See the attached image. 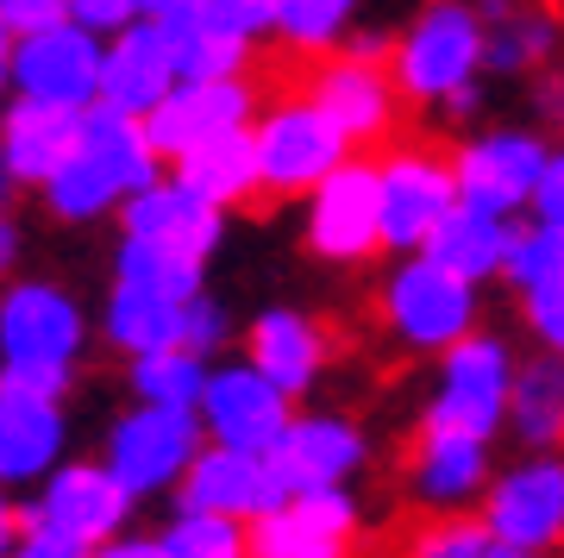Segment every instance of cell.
I'll list each match as a JSON object with an SVG mask.
<instances>
[{
	"instance_id": "cell-6",
	"label": "cell",
	"mask_w": 564,
	"mask_h": 558,
	"mask_svg": "<svg viewBox=\"0 0 564 558\" xmlns=\"http://www.w3.org/2000/svg\"><path fill=\"white\" fill-rule=\"evenodd\" d=\"M251 132H258L263 195H276V201H307L345 158H358V144L345 139L307 95L270 100Z\"/></svg>"
},
{
	"instance_id": "cell-32",
	"label": "cell",
	"mask_w": 564,
	"mask_h": 558,
	"mask_svg": "<svg viewBox=\"0 0 564 558\" xmlns=\"http://www.w3.org/2000/svg\"><path fill=\"white\" fill-rule=\"evenodd\" d=\"M163 39H170V57H176L182 82H220V76H251V57L258 44L232 39L220 25H207L202 13H182V20H163Z\"/></svg>"
},
{
	"instance_id": "cell-46",
	"label": "cell",
	"mask_w": 564,
	"mask_h": 558,
	"mask_svg": "<svg viewBox=\"0 0 564 558\" xmlns=\"http://www.w3.org/2000/svg\"><path fill=\"white\" fill-rule=\"evenodd\" d=\"M20 534H25V508H13V496H7V483H0V558H13Z\"/></svg>"
},
{
	"instance_id": "cell-11",
	"label": "cell",
	"mask_w": 564,
	"mask_h": 558,
	"mask_svg": "<svg viewBox=\"0 0 564 558\" xmlns=\"http://www.w3.org/2000/svg\"><path fill=\"white\" fill-rule=\"evenodd\" d=\"M484 521L489 534L508 546H533V552H558L564 546V452H521L502 464L484 490Z\"/></svg>"
},
{
	"instance_id": "cell-8",
	"label": "cell",
	"mask_w": 564,
	"mask_h": 558,
	"mask_svg": "<svg viewBox=\"0 0 564 558\" xmlns=\"http://www.w3.org/2000/svg\"><path fill=\"white\" fill-rule=\"evenodd\" d=\"M545 163H552V139H545L540 126H484V132H464L458 151H452L458 201L514 219L533 207V189H540Z\"/></svg>"
},
{
	"instance_id": "cell-51",
	"label": "cell",
	"mask_w": 564,
	"mask_h": 558,
	"mask_svg": "<svg viewBox=\"0 0 564 558\" xmlns=\"http://www.w3.org/2000/svg\"><path fill=\"white\" fill-rule=\"evenodd\" d=\"M7 201H13V170H7V158H0V214H7Z\"/></svg>"
},
{
	"instance_id": "cell-50",
	"label": "cell",
	"mask_w": 564,
	"mask_h": 558,
	"mask_svg": "<svg viewBox=\"0 0 564 558\" xmlns=\"http://www.w3.org/2000/svg\"><path fill=\"white\" fill-rule=\"evenodd\" d=\"M484 558H545V552H533V546H508V539H489Z\"/></svg>"
},
{
	"instance_id": "cell-7",
	"label": "cell",
	"mask_w": 564,
	"mask_h": 558,
	"mask_svg": "<svg viewBox=\"0 0 564 558\" xmlns=\"http://www.w3.org/2000/svg\"><path fill=\"white\" fill-rule=\"evenodd\" d=\"M207 446V427L195 408H163V401H132L113 427H107V471L132 490V496H163L188 477L195 452Z\"/></svg>"
},
{
	"instance_id": "cell-4",
	"label": "cell",
	"mask_w": 564,
	"mask_h": 558,
	"mask_svg": "<svg viewBox=\"0 0 564 558\" xmlns=\"http://www.w3.org/2000/svg\"><path fill=\"white\" fill-rule=\"evenodd\" d=\"M377 314H383L389 340L402 352L440 358V352H452L458 340H470L484 326V282L445 270L426 251H408V258L389 264L383 289H377Z\"/></svg>"
},
{
	"instance_id": "cell-38",
	"label": "cell",
	"mask_w": 564,
	"mask_h": 558,
	"mask_svg": "<svg viewBox=\"0 0 564 558\" xmlns=\"http://www.w3.org/2000/svg\"><path fill=\"white\" fill-rule=\"evenodd\" d=\"M182 345L188 352H202V358H214V352H226L232 345V314H226L220 296H188L182 301Z\"/></svg>"
},
{
	"instance_id": "cell-22",
	"label": "cell",
	"mask_w": 564,
	"mask_h": 558,
	"mask_svg": "<svg viewBox=\"0 0 564 558\" xmlns=\"http://www.w3.org/2000/svg\"><path fill=\"white\" fill-rule=\"evenodd\" d=\"M63 446H69L63 401L20 389V383H0V483L7 490H25V483L39 490L63 464Z\"/></svg>"
},
{
	"instance_id": "cell-47",
	"label": "cell",
	"mask_w": 564,
	"mask_h": 558,
	"mask_svg": "<svg viewBox=\"0 0 564 558\" xmlns=\"http://www.w3.org/2000/svg\"><path fill=\"white\" fill-rule=\"evenodd\" d=\"M20 219L13 214H0V277H7V270H13V264H20Z\"/></svg>"
},
{
	"instance_id": "cell-29",
	"label": "cell",
	"mask_w": 564,
	"mask_h": 558,
	"mask_svg": "<svg viewBox=\"0 0 564 558\" xmlns=\"http://www.w3.org/2000/svg\"><path fill=\"white\" fill-rule=\"evenodd\" d=\"M484 39V63L489 76H540V69H552V57H558L564 44V25L552 7H540V0H514L508 13H496Z\"/></svg>"
},
{
	"instance_id": "cell-36",
	"label": "cell",
	"mask_w": 564,
	"mask_h": 558,
	"mask_svg": "<svg viewBox=\"0 0 564 558\" xmlns=\"http://www.w3.org/2000/svg\"><path fill=\"white\" fill-rule=\"evenodd\" d=\"M489 521L484 508H445V515H426L408 527L402 558H484L489 552Z\"/></svg>"
},
{
	"instance_id": "cell-20",
	"label": "cell",
	"mask_w": 564,
	"mask_h": 558,
	"mask_svg": "<svg viewBox=\"0 0 564 558\" xmlns=\"http://www.w3.org/2000/svg\"><path fill=\"white\" fill-rule=\"evenodd\" d=\"M120 226L132 239H151V245H170L182 258H214L226 239V207L220 201H207L202 189H188V182L170 170V176L144 182L139 195L120 207Z\"/></svg>"
},
{
	"instance_id": "cell-23",
	"label": "cell",
	"mask_w": 564,
	"mask_h": 558,
	"mask_svg": "<svg viewBox=\"0 0 564 558\" xmlns=\"http://www.w3.org/2000/svg\"><path fill=\"white\" fill-rule=\"evenodd\" d=\"M245 358L258 364L282 396H307V389L326 377L333 340H326L321 320L302 314V308H263V314L245 326Z\"/></svg>"
},
{
	"instance_id": "cell-31",
	"label": "cell",
	"mask_w": 564,
	"mask_h": 558,
	"mask_svg": "<svg viewBox=\"0 0 564 558\" xmlns=\"http://www.w3.org/2000/svg\"><path fill=\"white\" fill-rule=\"evenodd\" d=\"M364 7H370V0H276V32H270V39H276L289 57L321 63L364 25Z\"/></svg>"
},
{
	"instance_id": "cell-39",
	"label": "cell",
	"mask_w": 564,
	"mask_h": 558,
	"mask_svg": "<svg viewBox=\"0 0 564 558\" xmlns=\"http://www.w3.org/2000/svg\"><path fill=\"white\" fill-rule=\"evenodd\" d=\"M521 326H527V340L540 345V352H558L564 358V277L545 282V289H527L521 296Z\"/></svg>"
},
{
	"instance_id": "cell-10",
	"label": "cell",
	"mask_w": 564,
	"mask_h": 558,
	"mask_svg": "<svg viewBox=\"0 0 564 558\" xmlns=\"http://www.w3.org/2000/svg\"><path fill=\"white\" fill-rule=\"evenodd\" d=\"M245 534H251V558H358L364 508L351 496V483L295 490L289 502L245 521Z\"/></svg>"
},
{
	"instance_id": "cell-49",
	"label": "cell",
	"mask_w": 564,
	"mask_h": 558,
	"mask_svg": "<svg viewBox=\"0 0 564 558\" xmlns=\"http://www.w3.org/2000/svg\"><path fill=\"white\" fill-rule=\"evenodd\" d=\"M13 32H7V25H0V95H7V82H13Z\"/></svg>"
},
{
	"instance_id": "cell-41",
	"label": "cell",
	"mask_w": 564,
	"mask_h": 558,
	"mask_svg": "<svg viewBox=\"0 0 564 558\" xmlns=\"http://www.w3.org/2000/svg\"><path fill=\"white\" fill-rule=\"evenodd\" d=\"M95 546L76 534H63V527H51V521H25L20 546H13V558H88Z\"/></svg>"
},
{
	"instance_id": "cell-17",
	"label": "cell",
	"mask_w": 564,
	"mask_h": 558,
	"mask_svg": "<svg viewBox=\"0 0 564 558\" xmlns=\"http://www.w3.org/2000/svg\"><path fill=\"white\" fill-rule=\"evenodd\" d=\"M132 508H139V496H132L101 459V464H57V471L39 483V496L25 502V521H51L63 534L101 546V539L126 534Z\"/></svg>"
},
{
	"instance_id": "cell-48",
	"label": "cell",
	"mask_w": 564,
	"mask_h": 558,
	"mask_svg": "<svg viewBox=\"0 0 564 558\" xmlns=\"http://www.w3.org/2000/svg\"><path fill=\"white\" fill-rule=\"evenodd\" d=\"M202 0H139V20H182V13H195Z\"/></svg>"
},
{
	"instance_id": "cell-33",
	"label": "cell",
	"mask_w": 564,
	"mask_h": 558,
	"mask_svg": "<svg viewBox=\"0 0 564 558\" xmlns=\"http://www.w3.org/2000/svg\"><path fill=\"white\" fill-rule=\"evenodd\" d=\"M113 282L126 289H144V296H163V301H188L207 289V264L202 258H182L170 245H151V239H132L126 233L120 251H113Z\"/></svg>"
},
{
	"instance_id": "cell-43",
	"label": "cell",
	"mask_w": 564,
	"mask_h": 558,
	"mask_svg": "<svg viewBox=\"0 0 564 558\" xmlns=\"http://www.w3.org/2000/svg\"><path fill=\"white\" fill-rule=\"evenodd\" d=\"M527 214L540 219V226H558L564 233V144H552V163H545L540 189H533V207Z\"/></svg>"
},
{
	"instance_id": "cell-2",
	"label": "cell",
	"mask_w": 564,
	"mask_h": 558,
	"mask_svg": "<svg viewBox=\"0 0 564 558\" xmlns=\"http://www.w3.org/2000/svg\"><path fill=\"white\" fill-rule=\"evenodd\" d=\"M158 163L163 158H158V144H151V132H144V120L95 100V107H82L76 151L63 158L57 176L44 182V207L57 219H69V226L101 219L113 207H126L144 182H158Z\"/></svg>"
},
{
	"instance_id": "cell-16",
	"label": "cell",
	"mask_w": 564,
	"mask_h": 558,
	"mask_svg": "<svg viewBox=\"0 0 564 558\" xmlns=\"http://www.w3.org/2000/svg\"><path fill=\"white\" fill-rule=\"evenodd\" d=\"M101 57L107 39L82 32L76 20L44 25V32L13 44V88L32 100H57V107H95L101 100Z\"/></svg>"
},
{
	"instance_id": "cell-35",
	"label": "cell",
	"mask_w": 564,
	"mask_h": 558,
	"mask_svg": "<svg viewBox=\"0 0 564 558\" xmlns=\"http://www.w3.org/2000/svg\"><path fill=\"white\" fill-rule=\"evenodd\" d=\"M163 558H251V534L232 515H202V508H176L170 527L158 534Z\"/></svg>"
},
{
	"instance_id": "cell-5",
	"label": "cell",
	"mask_w": 564,
	"mask_h": 558,
	"mask_svg": "<svg viewBox=\"0 0 564 558\" xmlns=\"http://www.w3.org/2000/svg\"><path fill=\"white\" fill-rule=\"evenodd\" d=\"M514 345L496 326H477L470 340H458L452 352L433 358V389L421 401V427L440 433H470V439H496L508 433V396H514Z\"/></svg>"
},
{
	"instance_id": "cell-28",
	"label": "cell",
	"mask_w": 564,
	"mask_h": 558,
	"mask_svg": "<svg viewBox=\"0 0 564 558\" xmlns=\"http://www.w3.org/2000/svg\"><path fill=\"white\" fill-rule=\"evenodd\" d=\"M508 433L527 452H564V358L558 352L521 358L514 396H508Z\"/></svg>"
},
{
	"instance_id": "cell-13",
	"label": "cell",
	"mask_w": 564,
	"mask_h": 558,
	"mask_svg": "<svg viewBox=\"0 0 564 558\" xmlns=\"http://www.w3.org/2000/svg\"><path fill=\"white\" fill-rule=\"evenodd\" d=\"M202 427L214 446H232V452H276L289 420H295V396H282L276 383L263 377L251 358L239 364H214L207 377V396H202Z\"/></svg>"
},
{
	"instance_id": "cell-40",
	"label": "cell",
	"mask_w": 564,
	"mask_h": 558,
	"mask_svg": "<svg viewBox=\"0 0 564 558\" xmlns=\"http://www.w3.org/2000/svg\"><path fill=\"white\" fill-rule=\"evenodd\" d=\"M69 20L95 39H120L126 25L139 20V0H69Z\"/></svg>"
},
{
	"instance_id": "cell-42",
	"label": "cell",
	"mask_w": 564,
	"mask_h": 558,
	"mask_svg": "<svg viewBox=\"0 0 564 558\" xmlns=\"http://www.w3.org/2000/svg\"><path fill=\"white\" fill-rule=\"evenodd\" d=\"M69 20V0H0V25L13 39H32L44 25H63Z\"/></svg>"
},
{
	"instance_id": "cell-25",
	"label": "cell",
	"mask_w": 564,
	"mask_h": 558,
	"mask_svg": "<svg viewBox=\"0 0 564 558\" xmlns=\"http://www.w3.org/2000/svg\"><path fill=\"white\" fill-rule=\"evenodd\" d=\"M176 82H182L176 57H170V39H163L158 20H132L120 39H107V57H101V100L107 107L144 120Z\"/></svg>"
},
{
	"instance_id": "cell-26",
	"label": "cell",
	"mask_w": 564,
	"mask_h": 558,
	"mask_svg": "<svg viewBox=\"0 0 564 558\" xmlns=\"http://www.w3.org/2000/svg\"><path fill=\"white\" fill-rule=\"evenodd\" d=\"M514 219L489 214V207H470V201H458L452 214L433 226V239H426V258H440L445 270H458V277L470 282H496L508 264V245H514Z\"/></svg>"
},
{
	"instance_id": "cell-30",
	"label": "cell",
	"mask_w": 564,
	"mask_h": 558,
	"mask_svg": "<svg viewBox=\"0 0 564 558\" xmlns=\"http://www.w3.org/2000/svg\"><path fill=\"white\" fill-rule=\"evenodd\" d=\"M101 333H107L113 352H126V358L170 352V345H182V301H163V296H144V289L113 282L107 314H101Z\"/></svg>"
},
{
	"instance_id": "cell-1",
	"label": "cell",
	"mask_w": 564,
	"mask_h": 558,
	"mask_svg": "<svg viewBox=\"0 0 564 558\" xmlns=\"http://www.w3.org/2000/svg\"><path fill=\"white\" fill-rule=\"evenodd\" d=\"M484 39L489 25L477 13V0H421L389 51V76H395L402 100L421 114L464 120L484 100Z\"/></svg>"
},
{
	"instance_id": "cell-15",
	"label": "cell",
	"mask_w": 564,
	"mask_h": 558,
	"mask_svg": "<svg viewBox=\"0 0 564 558\" xmlns=\"http://www.w3.org/2000/svg\"><path fill=\"white\" fill-rule=\"evenodd\" d=\"M251 120H258V82L220 76V82H176V88L144 114V132H151L163 163H176V158H188L195 144L220 139V132H239V126H251Z\"/></svg>"
},
{
	"instance_id": "cell-45",
	"label": "cell",
	"mask_w": 564,
	"mask_h": 558,
	"mask_svg": "<svg viewBox=\"0 0 564 558\" xmlns=\"http://www.w3.org/2000/svg\"><path fill=\"white\" fill-rule=\"evenodd\" d=\"M88 558H163V546H158V534H113Z\"/></svg>"
},
{
	"instance_id": "cell-44",
	"label": "cell",
	"mask_w": 564,
	"mask_h": 558,
	"mask_svg": "<svg viewBox=\"0 0 564 558\" xmlns=\"http://www.w3.org/2000/svg\"><path fill=\"white\" fill-rule=\"evenodd\" d=\"M533 107H540V126L564 132V69H540V82H533Z\"/></svg>"
},
{
	"instance_id": "cell-12",
	"label": "cell",
	"mask_w": 564,
	"mask_h": 558,
	"mask_svg": "<svg viewBox=\"0 0 564 558\" xmlns=\"http://www.w3.org/2000/svg\"><path fill=\"white\" fill-rule=\"evenodd\" d=\"M377 176H383V251H395V258L426 251L433 226L458 207L452 158L421 151V144H395L377 158Z\"/></svg>"
},
{
	"instance_id": "cell-34",
	"label": "cell",
	"mask_w": 564,
	"mask_h": 558,
	"mask_svg": "<svg viewBox=\"0 0 564 558\" xmlns=\"http://www.w3.org/2000/svg\"><path fill=\"white\" fill-rule=\"evenodd\" d=\"M207 377H214V358L188 352V345H170V352H151V358H126L132 396L163 401V408H202Z\"/></svg>"
},
{
	"instance_id": "cell-14",
	"label": "cell",
	"mask_w": 564,
	"mask_h": 558,
	"mask_svg": "<svg viewBox=\"0 0 564 558\" xmlns=\"http://www.w3.org/2000/svg\"><path fill=\"white\" fill-rule=\"evenodd\" d=\"M302 95L351 144H389L395 139V120H402V107H408L395 76H389V63H364V57H345V51L314 63V76H307Z\"/></svg>"
},
{
	"instance_id": "cell-24",
	"label": "cell",
	"mask_w": 564,
	"mask_h": 558,
	"mask_svg": "<svg viewBox=\"0 0 564 558\" xmlns=\"http://www.w3.org/2000/svg\"><path fill=\"white\" fill-rule=\"evenodd\" d=\"M82 139V107H57V100H32L20 95L13 107H0V158L13 170V182H44L63 170V158Z\"/></svg>"
},
{
	"instance_id": "cell-19",
	"label": "cell",
	"mask_w": 564,
	"mask_h": 558,
	"mask_svg": "<svg viewBox=\"0 0 564 558\" xmlns=\"http://www.w3.org/2000/svg\"><path fill=\"white\" fill-rule=\"evenodd\" d=\"M276 477L295 490H333V483H351L370 464V433H364L351 415L339 408H314V415H295L282 446L270 452Z\"/></svg>"
},
{
	"instance_id": "cell-9",
	"label": "cell",
	"mask_w": 564,
	"mask_h": 558,
	"mask_svg": "<svg viewBox=\"0 0 564 558\" xmlns=\"http://www.w3.org/2000/svg\"><path fill=\"white\" fill-rule=\"evenodd\" d=\"M302 239L321 264H364L383 251V176L377 158H345L302 201Z\"/></svg>"
},
{
	"instance_id": "cell-18",
	"label": "cell",
	"mask_w": 564,
	"mask_h": 558,
	"mask_svg": "<svg viewBox=\"0 0 564 558\" xmlns=\"http://www.w3.org/2000/svg\"><path fill=\"white\" fill-rule=\"evenodd\" d=\"M496 439H470V433H440V427H421L414 446H408V502L421 515H445V508H477L496 477V459H489Z\"/></svg>"
},
{
	"instance_id": "cell-27",
	"label": "cell",
	"mask_w": 564,
	"mask_h": 558,
	"mask_svg": "<svg viewBox=\"0 0 564 558\" xmlns=\"http://www.w3.org/2000/svg\"><path fill=\"white\" fill-rule=\"evenodd\" d=\"M251 126H258V120H251ZM251 126L195 144V151H188V158H176L170 170H176L188 189H202L207 201H220L226 214H232V207H245V201H258L263 195V170H258V132H251Z\"/></svg>"
},
{
	"instance_id": "cell-21",
	"label": "cell",
	"mask_w": 564,
	"mask_h": 558,
	"mask_svg": "<svg viewBox=\"0 0 564 558\" xmlns=\"http://www.w3.org/2000/svg\"><path fill=\"white\" fill-rule=\"evenodd\" d=\"M289 502V483L276 477V464L263 452H232L207 439L188 477L176 483V508H202V515H232V521H258L263 508Z\"/></svg>"
},
{
	"instance_id": "cell-3",
	"label": "cell",
	"mask_w": 564,
	"mask_h": 558,
	"mask_svg": "<svg viewBox=\"0 0 564 558\" xmlns=\"http://www.w3.org/2000/svg\"><path fill=\"white\" fill-rule=\"evenodd\" d=\"M88 345V320L76 296L57 282H13L0 296V383H20L39 396H69Z\"/></svg>"
},
{
	"instance_id": "cell-37",
	"label": "cell",
	"mask_w": 564,
	"mask_h": 558,
	"mask_svg": "<svg viewBox=\"0 0 564 558\" xmlns=\"http://www.w3.org/2000/svg\"><path fill=\"white\" fill-rule=\"evenodd\" d=\"M558 277H564V233L527 219L521 233H514V245H508L502 282L514 289V296H527V289H545V282H558Z\"/></svg>"
}]
</instances>
